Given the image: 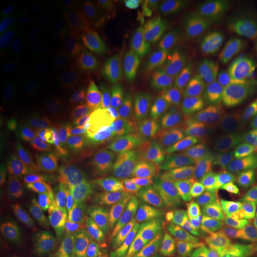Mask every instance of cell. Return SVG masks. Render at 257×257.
Segmentation results:
<instances>
[{
    "mask_svg": "<svg viewBox=\"0 0 257 257\" xmlns=\"http://www.w3.org/2000/svg\"><path fill=\"white\" fill-rule=\"evenodd\" d=\"M157 41L176 79L197 85L224 72V57L202 28L185 22L163 29Z\"/></svg>",
    "mask_w": 257,
    "mask_h": 257,
    "instance_id": "6da1fadb",
    "label": "cell"
},
{
    "mask_svg": "<svg viewBox=\"0 0 257 257\" xmlns=\"http://www.w3.org/2000/svg\"><path fill=\"white\" fill-rule=\"evenodd\" d=\"M197 170L185 159L148 186L144 202L154 219L160 224L185 220L201 198L202 185Z\"/></svg>",
    "mask_w": 257,
    "mask_h": 257,
    "instance_id": "7a4b0ae2",
    "label": "cell"
},
{
    "mask_svg": "<svg viewBox=\"0 0 257 257\" xmlns=\"http://www.w3.org/2000/svg\"><path fill=\"white\" fill-rule=\"evenodd\" d=\"M205 32L219 49L225 62L248 69L257 62V25L242 9L214 3L205 17Z\"/></svg>",
    "mask_w": 257,
    "mask_h": 257,
    "instance_id": "3957f363",
    "label": "cell"
},
{
    "mask_svg": "<svg viewBox=\"0 0 257 257\" xmlns=\"http://www.w3.org/2000/svg\"><path fill=\"white\" fill-rule=\"evenodd\" d=\"M207 110L234 133L257 138V99L239 76L224 72L202 87Z\"/></svg>",
    "mask_w": 257,
    "mask_h": 257,
    "instance_id": "277c9868",
    "label": "cell"
},
{
    "mask_svg": "<svg viewBox=\"0 0 257 257\" xmlns=\"http://www.w3.org/2000/svg\"><path fill=\"white\" fill-rule=\"evenodd\" d=\"M194 169L204 179L225 182L239 178L248 166V154L229 131L210 124L195 141Z\"/></svg>",
    "mask_w": 257,
    "mask_h": 257,
    "instance_id": "5b68a950",
    "label": "cell"
},
{
    "mask_svg": "<svg viewBox=\"0 0 257 257\" xmlns=\"http://www.w3.org/2000/svg\"><path fill=\"white\" fill-rule=\"evenodd\" d=\"M161 126L178 146L195 142L210 125L193 83L174 78L161 108Z\"/></svg>",
    "mask_w": 257,
    "mask_h": 257,
    "instance_id": "8992f818",
    "label": "cell"
},
{
    "mask_svg": "<svg viewBox=\"0 0 257 257\" xmlns=\"http://www.w3.org/2000/svg\"><path fill=\"white\" fill-rule=\"evenodd\" d=\"M216 257H255V236L242 212L230 199L223 202L214 237Z\"/></svg>",
    "mask_w": 257,
    "mask_h": 257,
    "instance_id": "52a82bcc",
    "label": "cell"
},
{
    "mask_svg": "<svg viewBox=\"0 0 257 257\" xmlns=\"http://www.w3.org/2000/svg\"><path fill=\"white\" fill-rule=\"evenodd\" d=\"M173 72L162 49H149L138 56L130 75L133 91L147 100H159L170 87Z\"/></svg>",
    "mask_w": 257,
    "mask_h": 257,
    "instance_id": "ba28073f",
    "label": "cell"
},
{
    "mask_svg": "<svg viewBox=\"0 0 257 257\" xmlns=\"http://www.w3.org/2000/svg\"><path fill=\"white\" fill-rule=\"evenodd\" d=\"M41 94V81L36 75H21L2 85L0 121L3 130L14 127L25 114L30 113Z\"/></svg>",
    "mask_w": 257,
    "mask_h": 257,
    "instance_id": "9c48e42d",
    "label": "cell"
},
{
    "mask_svg": "<svg viewBox=\"0 0 257 257\" xmlns=\"http://www.w3.org/2000/svg\"><path fill=\"white\" fill-rule=\"evenodd\" d=\"M178 147V143L162 127L149 128L135 147L134 169L143 174L159 172L169 165Z\"/></svg>",
    "mask_w": 257,
    "mask_h": 257,
    "instance_id": "30bf717a",
    "label": "cell"
},
{
    "mask_svg": "<svg viewBox=\"0 0 257 257\" xmlns=\"http://www.w3.org/2000/svg\"><path fill=\"white\" fill-rule=\"evenodd\" d=\"M42 230V214L34 205L16 206L8 239L9 257H27L36 244Z\"/></svg>",
    "mask_w": 257,
    "mask_h": 257,
    "instance_id": "8fae6325",
    "label": "cell"
},
{
    "mask_svg": "<svg viewBox=\"0 0 257 257\" xmlns=\"http://www.w3.org/2000/svg\"><path fill=\"white\" fill-rule=\"evenodd\" d=\"M99 220V210L94 202L86 199H75L62 208L60 227L69 239L76 240L87 236Z\"/></svg>",
    "mask_w": 257,
    "mask_h": 257,
    "instance_id": "7c38bea8",
    "label": "cell"
},
{
    "mask_svg": "<svg viewBox=\"0 0 257 257\" xmlns=\"http://www.w3.org/2000/svg\"><path fill=\"white\" fill-rule=\"evenodd\" d=\"M119 114L106 101H92L83 107L79 118V130L87 140L110 137L117 130Z\"/></svg>",
    "mask_w": 257,
    "mask_h": 257,
    "instance_id": "4fadbf2b",
    "label": "cell"
},
{
    "mask_svg": "<svg viewBox=\"0 0 257 257\" xmlns=\"http://www.w3.org/2000/svg\"><path fill=\"white\" fill-rule=\"evenodd\" d=\"M216 229L211 220L188 224L179 234L174 245L175 257H206L214 250Z\"/></svg>",
    "mask_w": 257,
    "mask_h": 257,
    "instance_id": "5bb4252c",
    "label": "cell"
},
{
    "mask_svg": "<svg viewBox=\"0 0 257 257\" xmlns=\"http://www.w3.org/2000/svg\"><path fill=\"white\" fill-rule=\"evenodd\" d=\"M63 99L57 91L42 92L27 117V127L37 136L51 133L60 123Z\"/></svg>",
    "mask_w": 257,
    "mask_h": 257,
    "instance_id": "9a60e30c",
    "label": "cell"
},
{
    "mask_svg": "<svg viewBox=\"0 0 257 257\" xmlns=\"http://www.w3.org/2000/svg\"><path fill=\"white\" fill-rule=\"evenodd\" d=\"M38 54L36 42L31 38L14 42L9 44L0 57V82L2 85L11 81L34 62Z\"/></svg>",
    "mask_w": 257,
    "mask_h": 257,
    "instance_id": "2e32d148",
    "label": "cell"
},
{
    "mask_svg": "<svg viewBox=\"0 0 257 257\" xmlns=\"http://www.w3.org/2000/svg\"><path fill=\"white\" fill-rule=\"evenodd\" d=\"M124 169V157L119 154L107 153L92 161L86 170V180L92 187H111L119 181Z\"/></svg>",
    "mask_w": 257,
    "mask_h": 257,
    "instance_id": "e0dca14e",
    "label": "cell"
},
{
    "mask_svg": "<svg viewBox=\"0 0 257 257\" xmlns=\"http://www.w3.org/2000/svg\"><path fill=\"white\" fill-rule=\"evenodd\" d=\"M43 162V154L41 149H30L16 156L6 165L5 173L10 179L29 180L34 178L40 170Z\"/></svg>",
    "mask_w": 257,
    "mask_h": 257,
    "instance_id": "ac0fdd59",
    "label": "cell"
},
{
    "mask_svg": "<svg viewBox=\"0 0 257 257\" xmlns=\"http://www.w3.org/2000/svg\"><path fill=\"white\" fill-rule=\"evenodd\" d=\"M101 72L98 66L91 64L83 69L79 78L74 82L72 89V100L75 104L86 101L96 93V89L100 87Z\"/></svg>",
    "mask_w": 257,
    "mask_h": 257,
    "instance_id": "d6986e66",
    "label": "cell"
},
{
    "mask_svg": "<svg viewBox=\"0 0 257 257\" xmlns=\"http://www.w3.org/2000/svg\"><path fill=\"white\" fill-rule=\"evenodd\" d=\"M37 24V16L32 12L18 15L12 21H10L4 30L2 31V42L11 44L14 42L24 40L32 29Z\"/></svg>",
    "mask_w": 257,
    "mask_h": 257,
    "instance_id": "ffe728a7",
    "label": "cell"
},
{
    "mask_svg": "<svg viewBox=\"0 0 257 257\" xmlns=\"http://www.w3.org/2000/svg\"><path fill=\"white\" fill-rule=\"evenodd\" d=\"M154 9L160 18L176 25L185 23L193 9V3L184 0H159Z\"/></svg>",
    "mask_w": 257,
    "mask_h": 257,
    "instance_id": "44dd1931",
    "label": "cell"
},
{
    "mask_svg": "<svg viewBox=\"0 0 257 257\" xmlns=\"http://www.w3.org/2000/svg\"><path fill=\"white\" fill-rule=\"evenodd\" d=\"M133 46V38L126 32H117L111 35L102 42L100 54L107 60L119 59L130 50Z\"/></svg>",
    "mask_w": 257,
    "mask_h": 257,
    "instance_id": "7402d4cb",
    "label": "cell"
},
{
    "mask_svg": "<svg viewBox=\"0 0 257 257\" xmlns=\"http://www.w3.org/2000/svg\"><path fill=\"white\" fill-rule=\"evenodd\" d=\"M78 51L75 44L70 40L57 37L51 40L47 46V54L55 60H67L73 57Z\"/></svg>",
    "mask_w": 257,
    "mask_h": 257,
    "instance_id": "603a6c76",
    "label": "cell"
},
{
    "mask_svg": "<svg viewBox=\"0 0 257 257\" xmlns=\"http://www.w3.org/2000/svg\"><path fill=\"white\" fill-rule=\"evenodd\" d=\"M101 16L98 12H87L82 14L76 19V29L85 36L94 35L101 27Z\"/></svg>",
    "mask_w": 257,
    "mask_h": 257,
    "instance_id": "cb8c5ba5",
    "label": "cell"
},
{
    "mask_svg": "<svg viewBox=\"0 0 257 257\" xmlns=\"http://www.w3.org/2000/svg\"><path fill=\"white\" fill-rule=\"evenodd\" d=\"M115 257H161L159 252L140 243H130L124 245Z\"/></svg>",
    "mask_w": 257,
    "mask_h": 257,
    "instance_id": "d4e9b609",
    "label": "cell"
},
{
    "mask_svg": "<svg viewBox=\"0 0 257 257\" xmlns=\"http://www.w3.org/2000/svg\"><path fill=\"white\" fill-rule=\"evenodd\" d=\"M242 11L257 25V0H245V2H243Z\"/></svg>",
    "mask_w": 257,
    "mask_h": 257,
    "instance_id": "484cf974",
    "label": "cell"
},
{
    "mask_svg": "<svg viewBox=\"0 0 257 257\" xmlns=\"http://www.w3.org/2000/svg\"><path fill=\"white\" fill-rule=\"evenodd\" d=\"M249 221L251 226L253 236H255V257H257V207L251 208L249 213Z\"/></svg>",
    "mask_w": 257,
    "mask_h": 257,
    "instance_id": "4316f807",
    "label": "cell"
},
{
    "mask_svg": "<svg viewBox=\"0 0 257 257\" xmlns=\"http://www.w3.org/2000/svg\"><path fill=\"white\" fill-rule=\"evenodd\" d=\"M252 181H253V187H255L256 191H257V166H256L255 173H253V179H252Z\"/></svg>",
    "mask_w": 257,
    "mask_h": 257,
    "instance_id": "83f0119b",
    "label": "cell"
}]
</instances>
